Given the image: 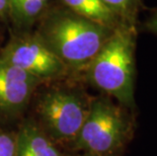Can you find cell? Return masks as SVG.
Masks as SVG:
<instances>
[{
	"label": "cell",
	"mask_w": 157,
	"mask_h": 156,
	"mask_svg": "<svg viewBox=\"0 0 157 156\" xmlns=\"http://www.w3.org/2000/svg\"><path fill=\"white\" fill-rule=\"evenodd\" d=\"M34 32L70 72H82L115 29L76 14L54 0Z\"/></svg>",
	"instance_id": "obj_1"
},
{
	"label": "cell",
	"mask_w": 157,
	"mask_h": 156,
	"mask_svg": "<svg viewBox=\"0 0 157 156\" xmlns=\"http://www.w3.org/2000/svg\"><path fill=\"white\" fill-rule=\"evenodd\" d=\"M138 32L136 26L125 25L115 29L82 71L89 84L127 108L135 105V51Z\"/></svg>",
	"instance_id": "obj_2"
},
{
	"label": "cell",
	"mask_w": 157,
	"mask_h": 156,
	"mask_svg": "<svg viewBox=\"0 0 157 156\" xmlns=\"http://www.w3.org/2000/svg\"><path fill=\"white\" fill-rule=\"evenodd\" d=\"M130 122L122 108L109 98L91 101L88 116L76 138L75 146L87 154L113 156L128 139Z\"/></svg>",
	"instance_id": "obj_3"
},
{
	"label": "cell",
	"mask_w": 157,
	"mask_h": 156,
	"mask_svg": "<svg viewBox=\"0 0 157 156\" xmlns=\"http://www.w3.org/2000/svg\"><path fill=\"white\" fill-rule=\"evenodd\" d=\"M90 104L91 101L79 89L58 86L41 96L38 111L55 139L75 141L88 116Z\"/></svg>",
	"instance_id": "obj_4"
},
{
	"label": "cell",
	"mask_w": 157,
	"mask_h": 156,
	"mask_svg": "<svg viewBox=\"0 0 157 156\" xmlns=\"http://www.w3.org/2000/svg\"><path fill=\"white\" fill-rule=\"evenodd\" d=\"M0 60L16 66L41 81L65 77L70 72L60 59L33 31H11L0 50Z\"/></svg>",
	"instance_id": "obj_5"
},
{
	"label": "cell",
	"mask_w": 157,
	"mask_h": 156,
	"mask_svg": "<svg viewBox=\"0 0 157 156\" xmlns=\"http://www.w3.org/2000/svg\"><path fill=\"white\" fill-rule=\"evenodd\" d=\"M42 82L16 66L0 60V112L15 114L23 109Z\"/></svg>",
	"instance_id": "obj_6"
},
{
	"label": "cell",
	"mask_w": 157,
	"mask_h": 156,
	"mask_svg": "<svg viewBox=\"0 0 157 156\" xmlns=\"http://www.w3.org/2000/svg\"><path fill=\"white\" fill-rule=\"evenodd\" d=\"M54 0H11L8 24L11 31H33Z\"/></svg>",
	"instance_id": "obj_7"
},
{
	"label": "cell",
	"mask_w": 157,
	"mask_h": 156,
	"mask_svg": "<svg viewBox=\"0 0 157 156\" xmlns=\"http://www.w3.org/2000/svg\"><path fill=\"white\" fill-rule=\"evenodd\" d=\"M16 156H61V154L36 126L26 124L16 136Z\"/></svg>",
	"instance_id": "obj_8"
},
{
	"label": "cell",
	"mask_w": 157,
	"mask_h": 156,
	"mask_svg": "<svg viewBox=\"0 0 157 156\" xmlns=\"http://www.w3.org/2000/svg\"><path fill=\"white\" fill-rule=\"evenodd\" d=\"M69 10L76 14L99 24L116 29L123 25L118 16L113 13L102 0H55Z\"/></svg>",
	"instance_id": "obj_9"
},
{
	"label": "cell",
	"mask_w": 157,
	"mask_h": 156,
	"mask_svg": "<svg viewBox=\"0 0 157 156\" xmlns=\"http://www.w3.org/2000/svg\"><path fill=\"white\" fill-rule=\"evenodd\" d=\"M121 19L123 25L138 28V16L143 9V0H102Z\"/></svg>",
	"instance_id": "obj_10"
},
{
	"label": "cell",
	"mask_w": 157,
	"mask_h": 156,
	"mask_svg": "<svg viewBox=\"0 0 157 156\" xmlns=\"http://www.w3.org/2000/svg\"><path fill=\"white\" fill-rule=\"evenodd\" d=\"M0 156H16V137L0 133Z\"/></svg>",
	"instance_id": "obj_11"
},
{
	"label": "cell",
	"mask_w": 157,
	"mask_h": 156,
	"mask_svg": "<svg viewBox=\"0 0 157 156\" xmlns=\"http://www.w3.org/2000/svg\"><path fill=\"white\" fill-rule=\"evenodd\" d=\"M142 29L143 31L148 32L150 34H153L157 36V7L152 8L150 10L148 16L146 19L142 22Z\"/></svg>",
	"instance_id": "obj_12"
},
{
	"label": "cell",
	"mask_w": 157,
	"mask_h": 156,
	"mask_svg": "<svg viewBox=\"0 0 157 156\" xmlns=\"http://www.w3.org/2000/svg\"><path fill=\"white\" fill-rule=\"evenodd\" d=\"M11 0H0V21L8 22Z\"/></svg>",
	"instance_id": "obj_13"
},
{
	"label": "cell",
	"mask_w": 157,
	"mask_h": 156,
	"mask_svg": "<svg viewBox=\"0 0 157 156\" xmlns=\"http://www.w3.org/2000/svg\"><path fill=\"white\" fill-rule=\"evenodd\" d=\"M2 41V31H1V26H0V43Z\"/></svg>",
	"instance_id": "obj_14"
},
{
	"label": "cell",
	"mask_w": 157,
	"mask_h": 156,
	"mask_svg": "<svg viewBox=\"0 0 157 156\" xmlns=\"http://www.w3.org/2000/svg\"><path fill=\"white\" fill-rule=\"evenodd\" d=\"M85 156H95V155H90V154H87V155H85Z\"/></svg>",
	"instance_id": "obj_15"
}]
</instances>
